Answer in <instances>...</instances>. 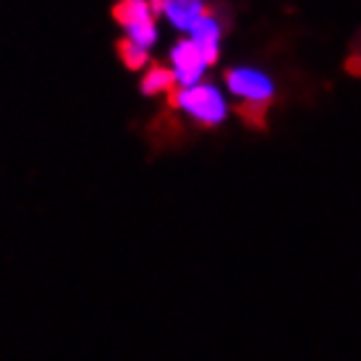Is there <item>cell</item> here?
Masks as SVG:
<instances>
[{"mask_svg": "<svg viewBox=\"0 0 361 361\" xmlns=\"http://www.w3.org/2000/svg\"><path fill=\"white\" fill-rule=\"evenodd\" d=\"M173 108L189 110L191 116L197 118L204 126H217L226 118L228 108L226 99L220 97V92L215 87H189V90H173L171 94Z\"/></svg>", "mask_w": 361, "mask_h": 361, "instance_id": "1", "label": "cell"}, {"mask_svg": "<svg viewBox=\"0 0 361 361\" xmlns=\"http://www.w3.org/2000/svg\"><path fill=\"white\" fill-rule=\"evenodd\" d=\"M228 87L233 94L246 97V102H267L272 97V82L270 76L259 71H249V68H233L226 73Z\"/></svg>", "mask_w": 361, "mask_h": 361, "instance_id": "2", "label": "cell"}, {"mask_svg": "<svg viewBox=\"0 0 361 361\" xmlns=\"http://www.w3.org/2000/svg\"><path fill=\"white\" fill-rule=\"evenodd\" d=\"M171 61H173V73L183 84V90L194 87L199 82L202 71H204V61H202V55H199L197 45L191 39H180L178 45L173 47Z\"/></svg>", "mask_w": 361, "mask_h": 361, "instance_id": "3", "label": "cell"}, {"mask_svg": "<svg viewBox=\"0 0 361 361\" xmlns=\"http://www.w3.org/2000/svg\"><path fill=\"white\" fill-rule=\"evenodd\" d=\"M191 42L197 45L204 66L215 63L217 61V45H220V27H217V21H212L209 16L202 18L197 27L191 29Z\"/></svg>", "mask_w": 361, "mask_h": 361, "instance_id": "4", "label": "cell"}, {"mask_svg": "<svg viewBox=\"0 0 361 361\" xmlns=\"http://www.w3.org/2000/svg\"><path fill=\"white\" fill-rule=\"evenodd\" d=\"M165 13H168V18L173 21V27H178V29H194L202 21L204 16H209L207 8L202 6V3H165Z\"/></svg>", "mask_w": 361, "mask_h": 361, "instance_id": "5", "label": "cell"}, {"mask_svg": "<svg viewBox=\"0 0 361 361\" xmlns=\"http://www.w3.org/2000/svg\"><path fill=\"white\" fill-rule=\"evenodd\" d=\"M113 18H116L121 27H134L145 18H154L149 3L145 0H123V3H116L113 6Z\"/></svg>", "mask_w": 361, "mask_h": 361, "instance_id": "6", "label": "cell"}, {"mask_svg": "<svg viewBox=\"0 0 361 361\" xmlns=\"http://www.w3.org/2000/svg\"><path fill=\"white\" fill-rule=\"evenodd\" d=\"M176 73L171 68H165V66H152L149 71L145 73V79H142V92L145 94H160V92H168L171 94L176 90Z\"/></svg>", "mask_w": 361, "mask_h": 361, "instance_id": "7", "label": "cell"}, {"mask_svg": "<svg viewBox=\"0 0 361 361\" xmlns=\"http://www.w3.org/2000/svg\"><path fill=\"white\" fill-rule=\"evenodd\" d=\"M116 50H118V55H121L123 66H126V68H131V71H139V68H145V66H147V58H149L145 47H139L134 42V39H128V37L118 39Z\"/></svg>", "mask_w": 361, "mask_h": 361, "instance_id": "8", "label": "cell"}, {"mask_svg": "<svg viewBox=\"0 0 361 361\" xmlns=\"http://www.w3.org/2000/svg\"><path fill=\"white\" fill-rule=\"evenodd\" d=\"M238 116L244 118L246 126L264 128L267 126V102H244L238 105Z\"/></svg>", "mask_w": 361, "mask_h": 361, "instance_id": "9", "label": "cell"}, {"mask_svg": "<svg viewBox=\"0 0 361 361\" xmlns=\"http://www.w3.org/2000/svg\"><path fill=\"white\" fill-rule=\"evenodd\" d=\"M128 39H134L139 47H149L157 42V27H154V18H145L134 27H128Z\"/></svg>", "mask_w": 361, "mask_h": 361, "instance_id": "10", "label": "cell"}]
</instances>
